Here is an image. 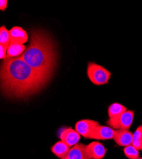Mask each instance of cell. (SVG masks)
I'll use <instances>...</instances> for the list:
<instances>
[{
  "label": "cell",
  "instance_id": "1",
  "mask_svg": "<svg viewBox=\"0 0 142 159\" xmlns=\"http://www.w3.org/2000/svg\"><path fill=\"white\" fill-rule=\"evenodd\" d=\"M1 90L10 98L23 99L34 95L48 83L50 76L38 71L19 57H7L0 69Z\"/></svg>",
  "mask_w": 142,
  "mask_h": 159
},
{
  "label": "cell",
  "instance_id": "2",
  "mask_svg": "<svg viewBox=\"0 0 142 159\" xmlns=\"http://www.w3.org/2000/svg\"><path fill=\"white\" fill-rule=\"evenodd\" d=\"M19 57L34 70L51 77L57 58L55 43L45 31L33 30L30 33V44Z\"/></svg>",
  "mask_w": 142,
  "mask_h": 159
},
{
  "label": "cell",
  "instance_id": "3",
  "mask_svg": "<svg viewBox=\"0 0 142 159\" xmlns=\"http://www.w3.org/2000/svg\"><path fill=\"white\" fill-rule=\"evenodd\" d=\"M87 74L90 81L96 85L108 84L112 76L111 73L107 68L92 62L88 63Z\"/></svg>",
  "mask_w": 142,
  "mask_h": 159
},
{
  "label": "cell",
  "instance_id": "4",
  "mask_svg": "<svg viewBox=\"0 0 142 159\" xmlns=\"http://www.w3.org/2000/svg\"><path fill=\"white\" fill-rule=\"evenodd\" d=\"M134 115V111L127 110L117 116L109 118L107 124L115 130H129L133 124Z\"/></svg>",
  "mask_w": 142,
  "mask_h": 159
},
{
  "label": "cell",
  "instance_id": "5",
  "mask_svg": "<svg viewBox=\"0 0 142 159\" xmlns=\"http://www.w3.org/2000/svg\"><path fill=\"white\" fill-rule=\"evenodd\" d=\"M98 122L90 119H84L77 122L75 124V130L85 138L90 139L96 128L99 125Z\"/></svg>",
  "mask_w": 142,
  "mask_h": 159
},
{
  "label": "cell",
  "instance_id": "6",
  "mask_svg": "<svg viewBox=\"0 0 142 159\" xmlns=\"http://www.w3.org/2000/svg\"><path fill=\"white\" fill-rule=\"evenodd\" d=\"M80 135L76 130L72 128H67L64 129L60 134L59 138L61 141L68 144L71 148L75 144H78L80 139Z\"/></svg>",
  "mask_w": 142,
  "mask_h": 159
},
{
  "label": "cell",
  "instance_id": "7",
  "mask_svg": "<svg viewBox=\"0 0 142 159\" xmlns=\"http://www.w3.org/2000/svg\"><path fill=\"white\" fill-rule=\"evenodd\" d=\"M116 130L109 126L99 125L90 139L98 140H110L113 139Z\"/></svg>",
  "mask_w": 142,
  "mask_h": 159
},
{
  "label": "cell",
  "instance_id": "8",
  "mask_svg": "<svg viewBox=\"0 0 142 159\" xmlns=\"http://www.w3.org/2000/svg\"><path fill=\"white\" fill-rule=\"evenodd\" d=\"M87 150L91 159H102L107 152L104 146L98 141H93L87 144Z\"/></svg>",
  "mask_w": 142,
  "mask_h": 159
},
{
  "label": "cell",
  "instance_id": "9",
  "mask_svg": "<svg viewBox=\"0 0 142 159\" xmlns=\"http://www.w3.org/2000/svg\"><path fill=\"white\" fill-rule=\"evenodd\" d=\"M113 140L120 147H127L133 141V133L129 130H116Z\"/></svg>",
  "mask_w": 142,
  "mask_h": 159
},
{
  "label": "cell",
  "instance_id": "10",
  "mask_svg": "<svg viewBox=\"0 0 142 159\" xmlns=\"http://www.w3.org/2000/svg\"><path fill=\"white\" fill-rule=\"evenodd\" d=\"M67 159H91L87 150V145L78 143L72 147L66 157Z\"/></svg>",
  "mask_w": 142,
  "mask_h": 159
},
{
  "label": "cell",
  "instance_id": "11",
  "mask_svg": "<svg viewBox=\"0 0 142 159\" xmlns=\"http://www.w3.org/2000/svg\"><path fill=\"white\" fill-rule=\"evenodd\" d=\"M10 42L24 44L28 40L27 32L19 26H14L9 30Z\"/></svg>",
  "mask_w": 142,
  "mask_h": 159
},
{
  "label": "cell",
  "instance_id": "12",
  "mask_svg": "<svg viewBox=\"0 0 142 159\" xmlns=\"http://www.w3.org/2000/svg\"><path fill=\"white\" fill-rule=\"evenodd\" d=\"M70 147L62 141H59L51 148V151L60 159L66 158L70 150Z\"/></svg>",
  "mask_w": 142,
  "mask_h": 159
},
{
  "label": "cell",
  "instance_id": "13",
  "mask_svg": "<svg viewBox=\"0 0 142 159\" xmlns=\"http://www.w3.org/2000/svg\"><path fill=\"white\" fill-rule=\"evenodd\" d=\"M26 49V47L24 44L11 43L8 47L7 57L10 58H16L21 56L24 52Z\"/></svg>",
  "mask_w": 142,
  "mask_h": 159
},
{
  "label": "cell",
  "instance_id": "14",
  "mask_svg": "<svg viewBox=\"0 0 142 159\" xmlns=\"http://www.w3.org/2000/svg\"><path fill=\"white\" fill-rule=\"evenodd\" d=\"M127 110L121 103L119 102H114L112 103L109 106L108 108V115L109 116V118H113L115 116H117L125 111H126Z\"/></svg>",
  "mask_w": 142,
  "mask_h": 159
},
{
  "label": "cell",
  "instance_id": "15",
  "mask_svg": "<svg viewBox=\"0 0 142 159\" xmlns=\"http://www.w3.org/2000/svg\"><path fill=\"white\" fill-rule=\"evenodd\" d=\"M10 43V36L9 31L7 30L5 25L0 28V45L8 47Z\"/></svg>",
  "mask_w": 142,
  "mask_h": 159
},
{
  "label": "cell",
  "instance_id": "16",
  "mask_svg": "<svg viewBox=\"0 0 142 159\" xmlns=\"http://www.w3.org/2000/svg\"><path fill=\"white\" fill-rule=\"evenodd\" d=\"M132 144L138 150H141L142 144V125H140L133 133V141Z\"/></svg>",
  "mask_w": 142,
  "mask_h": 159
},
{
  "label": "cell",
  "instance_id": "17",
  "mask_svg": "<svg viewBox=\"0 0 142 159\" xmlns=\"http://www.w3.org/2000/svg\"><path fill=\"white\" fill-rule=\"evenodd\" d=\"M124 153L125 156L129 159H138L140 158L139 150L136 148L133 144L124 147Z\"/></svg>",
  "mask_w": 142,
  "mask_h": 159
},
{
  "label": "cell",
  "instance_id": "18",
  "mask_svg": "<svg viewBox=\"0 0 142 159\" xmlns=\"http://www.w3.org/2000/svg\"><path fill=\"white\" fill-rule=\"evenodd\" d=\"M8 47L2 45H0V58L1 59H5L7 57Z\"/></svg>",
  "mask_w": 142,
  "mask_h": 159
},
{
  "label": "cell",
  "instance_id": "19",
  "mask_svg": "<svg viewBox=\"0 0 142 159\" xmlns=\"http://www.w3.org/2000/svg\"><path fill=\"white\" fill-rule=\"evenodd\" d=\"M7 0H1V1H0V10L2 11H5L7 7Z\"/></svg>",
  "mask_w": 142,
  "mask_h": 159
},
{
  "label": "cell",
  "instance_id": "20",
  "mask_svg": "<svg viewBox=\"0 0 142 159\" xmlns=\"http://www.w3.org/2000/svg\"><path fill=\"white\" fill-rule=\"evenodd\" d=\"M140 150L142 151V144H141V150Z\"/></svg>",
  "mask_w": 142,
  "mask_h": 159
},
{
  "label": "cell",
  "instance_id": "21",
  "mask_svg": "<svg viewBox=\"0 0 142 159\" xmlns=\"http://www.w3.org/2000/svg\"><path fill=\"white\" fill-rule=\"evenodd\" d=\"M138 159H142V157H141V158H138Z\"/></svg>",
  "mask_w": 142,
  "mask_h": 159
},
{
  "label": "cell",
  "instance_id": "22",
  "mask_svg": "<svg viewBox=\"0 0 142 159\" xmlns=\"http://www.w3.org/2000/svg\"><path fill=\"white\" fill-rule=\"evenodd\" d=\"M64 159H67V158H64Z\"/></svg>",
  "mask_w": 142,
  "mask_h": 159
}]
</instances>
